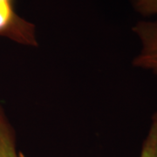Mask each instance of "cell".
Wrapping results in <instances>:
<instances>
[{
    "label": "cell",
    "instance_id": "obj_1",
    "mask_svg": "<svg viewBox=\"0 0 157 157\" xmlns=\"http://www.w3.org/2000/svg\"><path fill=\"white\" fill-rule=\"evenodd\" d=\"M0 37L24 45H38L35 25L17 14L15 0H0Z\"/></svg>",
    "mask_w": 157,
    "mask_h": 157
},
{
    "label": "cell",
    "instance_id": "obj_2",
    "mask_svg": "<svg viewBox=\"0 0 157 157\" xmlns=\"http://www.w3.org/2000/svg\"><path fill=\"white\" fill-rule=\"evenodd\" d=\"M133 31L141 45L140 52L133 60V66L157 75V21H140Z\"/></svg>",
    "mask_w": 157,
    "mask_h": 157
},
{
    "label": "cell",
    "instance_id": "obj_3",
    "mask_svg": "<svg viewBox=\"0 0 157 157\" xmlns=\"http://www.w3.org/2000/svg\"><path fill=\"white\" fill-rule=\"evenodd\" d=\"M0 157H25L17 149L14 128L0 104Z\"/></svg>",
    "mask_w": 157,
    "mask_h": 157
},
{
    "label": "cell",
    "instance_id": "obj_4",
    "mask_svg": "<svg viewBox=\"0 0 157 157\" xmlns=\"http://www.w3.org/2000/svg\"><path fill=\"white\" fill-rule=\"evenodd\" d=\"M140 157H157V112L152 116L151 124L142 143Z\"/></svg>",
    "mask_w": 157,
    "mask_h": 157
},
{
    "label": "cell",
    "instance_id": "obj_5",
    "mask_svg": "<svg viewBox=\"0 0 157 157\" xmlns=\"http://www.w3.org/2000/svg\"><path fill=\"white\" fill-rule=\"evenodd\" d=\"M135 9L143 16L157 15V0H133Z\"/></svg>",
    "mask_w": 157,
    "mask_h": 157
}]
</instances>
